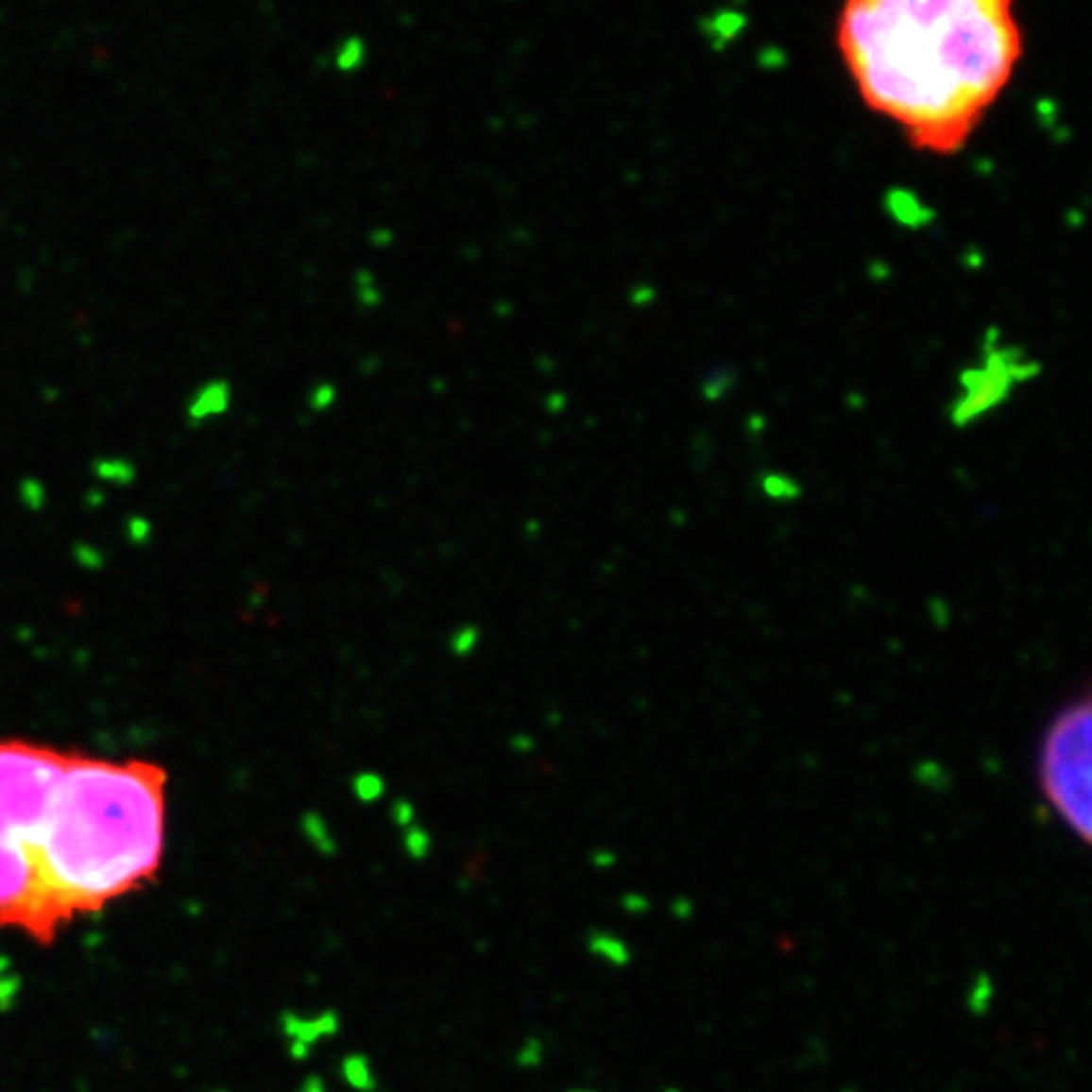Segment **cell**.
<instances>
[{"label": "cell", "mask_w": 1092, "mask_h": 1092, "mask_svg": "<svg viewBox=\"0 0 1092 1092\" xmlns=\"http://www.w3.org/2000/svg\"><path fill=\"white\" fill-rule=\"evenodd\" d=\"M837 46L862 102L908 142L953 155L1015 77V0H845Z\"/></svg>", "instance_id": "1"}, {"label": "cell", "mask_w": 1092, "mask_h": 1092, "mask_svg": "<svg viewBox=\"0 0 1092 1092\" xmlns=\"http://www.w3.org/2000/svg\"><path fill=\"white\" fill-rule=\"evenodd\" d=\"M164 825L162 766L66 751L36 837V870L56 933L152 880Z\"/></svg>", "instance_id": "2"}, {"label": "cell", "mask_w": 1092, "mask_h": 1092, "mask_svg": "<svg viewBox=\"0 0 1092 1092\" xmlns=\"http://www.w3.org/2000/svg\"><path fill=\"white\" fill-rule=\"evenodd\" d=\"M66 751L0 739V929L46 944L56 929L36 870V837Z\"/></svg>", "instance_id": "3"}, {"label": "cell", "mask_w": 1092, "mask_h": 1092, "mask_svg": "<svg viewBox=\"0 0 1092 1092\" xmlns=\"http://www.w3.org/2000/svg\"><path fill=\"white\" fill-rule=\"evenodd\" d=\"M1039 792L1062 825L1090 845L1092 837V703L1083 693L1047 725L1037 757Z\"/></svg>", "instance_id": "4"}, {"label": "cell", "mask_w": 1092, "mask_h": 1092, "mask_svg": "<svg viewBox=\"0 0 1092 1092\" xmlns=\"http://www.w3.org/2000/svg\"><path fill=\"white\" fill-rule=\"evenodd\" d=\"M367 63V41L362 36H344L332 54V66L342 74H354Z\"/></svg>", "instance_id": "5"}, {"label": "cell", "mask_w": 1092, "mask_h": 1092, "mask_svg": "<svg viewBox=\"0 0 1092 1092\" xmlns=\"http://www.w3.org/2000/svg\"><path fill=\"white\" fill-rule=\"evenodd\" d=\"M228 405V383H208L200 387L197 398L193 400V413L196 415H211L218 410H226Z\"/></svg>", "instance_id": "6"}, {"label": "cell", "mask_w": 1092, "mask_h": 1092, "mask_svg": "<svg viewBox=\"0 0 1092 1092\" xmlns=\"http://www.w3.org/2000/svg\"><path fill=\"white\" fill-rule=\"evenodd\" d=\"M991 1001H994V983H991V979L986 974H979L976 976V981L971 983V994H968V1009L974 1012V1015H986L991 1007Z\"/></svg>", "instance_id": "7"}, {"label": "cell", "mask_w": 1092, "mask_h": 1092, "mask_svg": "<svg viewBox=\"0 0 1092 1092\" xmlns=\"http://www.w3.org/2000/svg\"><path fill=\"white\" fill-rule=\"evenodd\" d=\"M354 291H357L359 304L367 306V309H375V306H380V301H383V289H380V283H377V279L369 271L357 273V279H354Z\"/></svg>", "instance_id": "8"}, {"label": "cell", "mask_w": 1092, "mask_h": 1092, "mask_svg": "<svg viewBox=\"0 0 1092 1092\" xmlns=\"http://www.w3.org/2000/svg\"><path fill=\"white\" fill-rule=\"evenodd\" d=\"M665 1092H678V1090H665Z\"/></svg>", "instance_id": "9"}]
</instances>
